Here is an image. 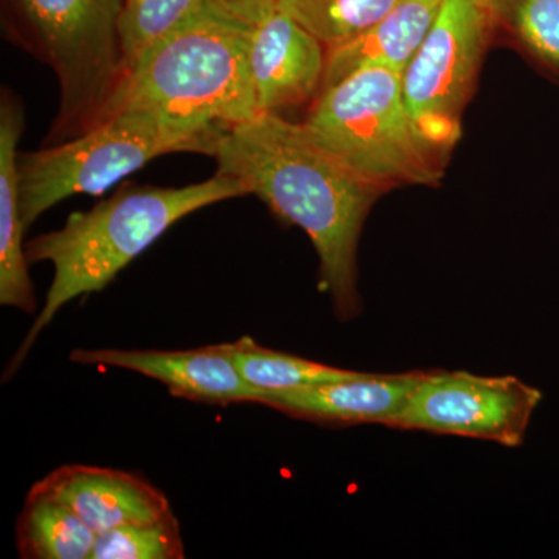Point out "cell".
<instances>
[{
    "instance_id": "8",
    "label": "cell",
    "mask_w": 559,
    "mask_h": 559,
    "mask_svg": "<svg viewBox=\"0 0 559 559\" xmlns=\"http://www.w3.org/2000/svg\"><path fill=\"white\" fill-rule=\"evenodd\" d=\"M543 400L540 390L514 377H479L468 371H421L406 406L385 428L524 443Z\"/></svg>"
},
{
    "instance_id": "16",
    "label": "cell",
    "mask_w": 559,
    "mask_h": 559,
    "mask_svg": "<svg viewBox=\"0 0 559 559\" xmlns=\"http://www.w3.org/2000/svg\"><path fill=\"white\" fill-rule=\"evenodd\" d=\"M229 349L241 377L253 389L259 390L261 396L266 393L288 392V390L347 380L359 373V371L337 369V367L312 362L288 353L261 347L249 336L229 342Z\"/></svg>"
},
{
    "instance_id": "20",
    "label": "cell",
    "mask_w": 559,
    "mask_h": 559,
    "mask_svg": "<svg viewBox=\"0 0 559 559\" xmlns=\"http://www.w3.org/2000/svg\"><path fill=\"white\" fill-rule=\"evenodd\" d=\"M186 557L175 518L139 522L97 533L91 559H182Z\"/></svg>"
},
{
    "instance_id": "7",
    "label": "cell",
    "mask_w": 559,
    "mask_h": 559,
    "mask_svg": "<svg viewBox=\"0 0 559 559\" xmlns=\"http://www.w3.org/2000/svg\"><path fill=\"white\" fill-rule=\"evenodd\" d=\"M488 0H443L439 14L403 72L407 109L441 156L460 134L459 114L473 91L495 31Z\"/></svg>"
},
{
    "instance_id": "12",
    "label": "cell",
    "mask_w": 559,
    "mask_h": 559,
    "mask_svg": "<svg viewBox=\"0 0 559 559\" xmlns=\"http://www.w3.org/2000/svg\"><path fill=\"white\" fill-rule=\"evenodd\" d=\"M421 371L359 373L311 388L266 393L260 403L289 415L331 426L382 425L406 406Z\"/></svg>"
},
{
    "instance_id": "9",
    "label": "cell",
    "mask_w": 559,
    "mask_h": 559,
    "mask_svg": "<svg viewBox=\"0 0 559 559\" xmlns=\"http://www.w3.org/2000/svg\"><path fill=\"white\" fill-rule=\"evenodd\" d=\"M81 366L135 371L162 382L173 396L213 404H259L261 393L241 377L231 359L229 342L194 349H73L69 356Z\"/></svg>"
},
{
    "instance_id": "6",
    "label": "cell",
    "mask_w": 559,
    "mask_h": 559,
    "mask_svg": "<svg viewBox=\"0 0 559 559\" xmlns=\"http://www.w3.org/2000/svg\"><path fill=\"white\" fill-rule=\"evenodd\" d=\"M212 154L207 143L139 114H112L50 148L17 156L24 230L43 213L75 194H100L164 154Z\"/></svg>"
},
{
    "instance_id": "19",
    "label": "cell",
    "mask_w": 559,
    "mask_h": 559,
    "mask_svg": "<svg viewBox=\"0 0 559 559\" xmlns=\"http://www.w3.org/2000/svg\"><path fill=\"white\" fill-rule=\"evenodd\" d=\"M496 25L559 79V0H488Z\"/></svg>"
},
{
    "instance_id": "13",
    "label": "cell",
    "mask_w": 559,
    "mask_h": 559,
    "mask_svg": "<svg viewBox=\"0 0 559 559\" xmlns=\"http://www.w3.org/2000/svg\"><path fill=\"white\" fill-rule=\"evenodd\" d=\"M443 0H399L369 31L326 50L322 87L358 70L385 68L403 73L432 27Z\"/></svg>"
},
{
    "instance_id": "1",
    "label": "cell",
    "mask_w": 559,
    "mask_h": 559,
    "mask_svg": "<svg viewBox=\"0 0 559 559\" xmlns=\"http://www.w3.org/2000/svg\"><path fill=\"white\" fill-rule=\"evenodd\" d=\"M218 173L240 179L278 216L310 237L320 289L342 322L360 314L358 246L382 190L322 148L304 123L259 114L216 140Z\"/></svg>"
},
{
    "instance_id": "21",
    "label": "cell",
    "mask_w": 559,
    "mask_h": 559,
    "mask_svg": "<svg viewBox=\"0 0 559 559\" xmlns=\"http://www.w3.org/2000/svg\"><path fill=\"white\" fill-rule=\"evenodd\" d=\"M210 9L216 13L255 27L278 10V0H207Z\"/></svg>"
},
{
    "instance_id": "10",
    "label": "cell",
    "mask_w": 559,
    "mask_h": 559,
    "mask_svg": "<svg viewBox=\"0 0 559 559\" xmlns=\"http://www.w3.org/2000/svg\"><path fill=\"white\" fill-rule=\"evenodd\" d=\"M249 68L259 114H280L318 98L326 47L277 10L250 31Z\"/></svg>"
},
{
    "instance_id": "18",
    "label": "cell",
    "mask_w": 559,
    "mask_h": 559,
    "mask_svg": "<svg viewBox=\"0 0 559 559\" xmlns=\"http://www.w3.org/2000/svg\"><path fill=\"white\" fill-rule=\"evenodd\" d=\"M207 0H123L119 39L123 75L145 51L207 9Z\"/></svg>"
},
{
    "instance_id": "14",
    "label": "cell",
    "mask_w": 559,
    "mask_h": 559,
    "mask_svg": "<svg viewBox=\"0 0 559 559\" xmlns=\"http://www.w3.org/2000/svg\"><path fill=\"white\" fill-rule=\"evenodd\" d=\"M24 116L20 103L3 98L0 108V305L35 312L36 296L25 253L17 187V143Z\"/></svg>"
},
{
    "instance_id": "3",
    "label": "cell",
    "mask_w": 559,
    "mask_h": 559,
    "mask_svg": "<svg viewBox=\"0 0 559 559\" xmlns=\"http://www.w3.org/2000/svg\"><path fill=\"white\" fill-rule=\"evenodd\" d=\"M246 194L245 182L221 173L179 189H124L87 212L72 213L61 229L25 242L28 263L49 261L53 278L43 310L11 360L10 373L20 369L40 331L69 301L105 289L179 219Z\"/></svg>"
},
{
    "instance_id": "15",
    "label": "cell",
    "mask_w": 559,
    "mask_h": 559,
    "mask_svg": "<svg viewBox=\"0 0 559 559\" xmlns=\"http://www.w3.org/2000/svg\"><path fill=\"white\" fill-rule=\"evenodd\" d=\"M97 533L66 503L28 491L16 527L24 559H91Z\"/></svg>"
},
{
    "instance_id": "11",
    "label": "cell",
    "mask_w": 559,
    "mask_h": 559,
    "mask_svg": "<svg viewBox=\"0 0 559 559\" xmlns=\"http://www.w3.org/2000/svg\"><path fill=\"white\" fill-rule=\"evenodd\" d=\"M31 491L66 503L95 533L175 518L159 488L127 471L64 465L36 481Z\"/></svg>"
},
{
    "instance_id": "4",
    "label": "cell",
    "mask_w": 559,
    "mask_h": 559,
    "mask_svg": "<svg viewBox=\"0 0 559 559\" xmlns=\"http://www.w3.org/2000/svg\"><path fill=\"white\" fill-rule=\"evenodd\" d=\"M304 124L322 148L382 191L443 178V156L419 132L395 70L362 69L331 84Z\"/></svg>"
},
{
    "instance_id": "5",
    "label": "cell",
    "mask_w": 559,
    "mask_h": 559,
    "mask_svg": "<svg viewBox=\"0 0 559 559\" xmlns=\"http://www.w3.org/2000/svg\"><path fill=\"white\" fill-rule=\"evenodd\" d=\"M121 5L123 0H5L11 31L60 81L61 134L97 124L119 86Z\"/></svg>"
},
{
    "instance_id": "17",
    "label": "cell",
    "mask_w": 559,
    "mask_h": 559,
    "mask_svg": "<svg viewBox=\"0 0 559 559\" xmlns=\"http://www.w3.org/2000/svg\"><path fill=\"white\" fill-rule=\"evenodd\" d=\"M396 2L399 0H278V10L330 50L369 31Z\"/></svg>"
},
{
    "instance_id": "2",
    "label": "cell",
    "mask_w": 559,
    "mask_h": 559,
    "mask_svg": "<svg viewBox=\"0 0 559 559\" xmlns=\"http://www.w3.org/2000/svg\"><path fill=\"white\" fill-rule=\"evenodd\" d=\"M252 27L207 7L121 76L102 119L130 112L207 143L259 116L249 68Z\"/></svg>"
}]
</instances>
